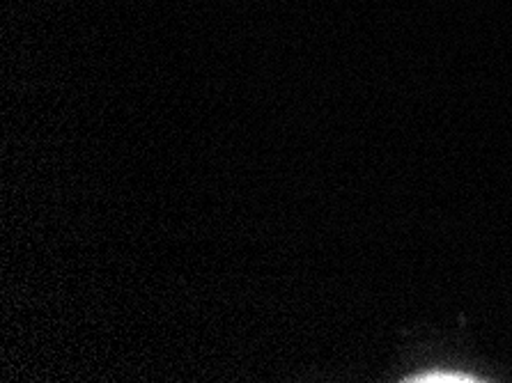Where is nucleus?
Here are the masks:
<instances>
[{"label": "nucleus", "instance_id": "f257e3e1", "mask_svg": "<svg viewBox=\"0 0 512 383\" xmlns=\"http://www.w3.org/2000/svg\"><path fill=\"white\" fill-rule=\"evenodd\" d=\"M411 381H421V383H428V381L460 383V381H478V379L464 377V374H455V372H430V374H421V377H416V379H411Z\"/></svg>", "mask_w": 512, "mask_h": 383}]
</instances>
